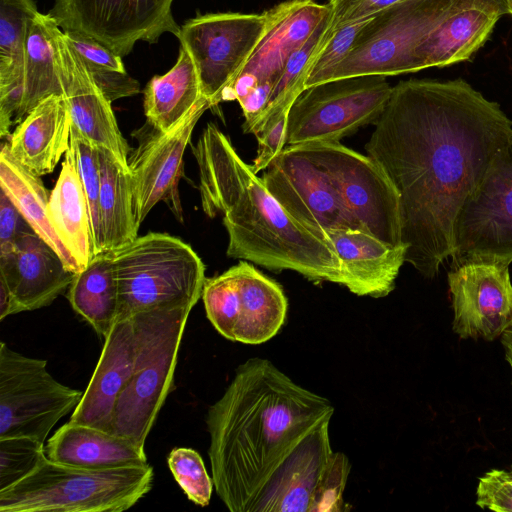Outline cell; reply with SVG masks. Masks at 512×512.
<instances>
[{
	"instance_id": "cell-1",
	"label": "cell",
	"mask_w": 512,
	"mask_h": 512,
	"mask_svg": "<svg viewBox=\"0 0 512 512\" xmlns=\"http://www.w3.org/2000/svg\"><path fill=\"white\" fill-rule=\"evenodd\" d=\"M511 133L500 105L463 79L393 86L365 149L399 194L405 262L424 277L451 259L457 216Z\"/></svg>"
},
{
	"instance_id": "cell-2",
	"label": "cell",
	"mask_w": 512,
	"mask_h": 512,
	"mask_svg": "<svg viewBox=\"0 0 512 512\" xmlns=\"http://www.w3.org/2000/svg\"><path fill=\"white\" fill-rule=\"evenodd\" d=\"M332 403L270 360L239 365L210 406L208 455L231 512H333L344 505L350 462L329 438Z\"/></svg>"
},
{
	"instance_id": "cell-3",
	"label": "cell",
	"mask_w": 512,
	"mask_h": 512,
	"mask_svg": "<svg viewBox=\"0 0 512 512\" xmlns=\"http://www.w3.org/2000/svg\"><path fill=\"white\" fill-rule=\"evenodd\" d=\"M204 213L221 215L227 255L270 271H295L314 282L343 286L334 249L296 222L269 192L229 138L208 123L192 145Z\"/></svg>"
},
{
	"instance_id": "cell-4",
	"label": "cell",
	"mask_w": 512,
	"mask_h": 512,
	"mask_svg": "<svg viewBox=\"0 0 512 512\" xmlns=\"http://www.w3.org/2000/svg\"><path fill=\"white\" fill-rule=\"evenodd\" d=\"M149 464L85 469L47 457L27 477L0 491L1 512H122L150 492Z\"/></svg>"
},
{
	"instance_id": "cell-5",
	"label": "cell",
	"mask_w": 512,
	"mask_h": 512,
	"mask_svg": "<svg viewBox=\"0 0 512 512\" xmlns=\"http://www.w3.org/2000/svg\"><path fill=\"white\" fill-rule=\"evenodd\" d=\"M193 306L156 307L133 315L135 355L131 376L112 416L110 433L144 447L173 385L178 351Z\"/></svg>"
},
{
	"instance_id": "cell-6",
	"label": "cell",
	"mask_w": 512,
	"mask_h": 512,
	"mask_svg": "<svg viewBox=\"0 0 512 512\" xmlns=\"http://www.w3.org/2000/svg\"><path fill=\"white\" fill-rule=\"evenodd\" d=\"M111 252L119 294L116 321L156 307H194L202 297L205 265L177 237L149 232Z\"/></svg>"
},
{
	"instance_id": "cell-7",
	"label": "cell",
	"mask_w": 512,
	"mask_h": 512,
	"mask_svg": "<svg viewBox=\"0 0 512 512\" xmlns=\"http://www.w3.org/2000/svg\"><path fill=\"white\" fill-rule=\"evenodd\" d=\"M470 7L463 0H400L373 16L349 54L308 87L347 77L416 73L419 44L446 18Z\"/></svg>"
},
{
	"instance_id": "cell-8",
	"label": "cell",
	"mask_w": 512,
	"mask_h": 512,
	"mask_svg": "<svg viewBox=\"0 0 512 512\" xmlns=\"http://www.w3.org/2000/svg\"><path fill=\"white\" fill-rule=\"evenodd\" d=\"M386 78L355 76L306 88L290 107L286 145L340 141L374 124L392 92Z\"/></svg>"
},
{
	"instance_id": "cell-9",
	"label": "cell",
	"mask_w": 512,
	"mask_h": 512,
	"mask_svg": "<svg viewBox=\"0 0 512 512\" xmlns=\"http://www.w3.org/2000/svg\"><path fill=\"white\" fill-rule=\"evenodd\" d=\"M202 299L213 327L231 341L265 343L286 321L288 301L282 287L247 261L206 278Z\"/></svg>"
},
{
	"instance_id": "cell-10",
	"label": "cell",
	"mask_w": 512,
	"mask_h": 512,
	"mask_svg": "<svg viewBox=\"0 0 512 512\" xmlns=\"http://www.w3.org/2000/svg\"><path fill=\"white\" fill-rule=\"evenodd\" d=\"M83 394L55 380L46 360L22 355L1 342L0 438L30 437L44 443Z\"/></svg>"
},
{
	"instance_id": "cell-11",
	"label": "cell",
	"mask_w": 512,
	"mask_h": 512,
	"mask_svg": "<svg viewBox=\"0 0 512 512\" xmlns=\"http://www.w3.org/2000/svg\"><path fill=\"white\" fill-rule=\"evenodd\" d=\"M298 146L326 173L345 207L367 232L387 244H403L399 194L375 160L340 141Z\"/></svg>"
},
{
	"instance_id": "cell-12",
	"label": "cell",
	"mask_w": 512,
	"mask_h": 512,
	"mask_svg": "<svg viewBox=\"0 0 512 512\" xmlns=\"http://www.w3.org/2000/svg\"><path fill=\"white\" fill-rule=\"evenodd\" d=\"M451 260L512 263V133L457 216Z\"/></svg>"
},
{
	"instance_id": "cell-13",
	"label": "cell",
	"mask_w": 512,
	"mask_h": 512,
	"mask_svg": "<svg viewBox=\"0 0 512 512\" xmlns=\"http://www.w3.org/2000/svg\"><path fill=\"white\" fill-rule=\"evenodd\" d=\"M265 22V11L220 12L198 15L180 26L177 38L191 55L202 93L212 107L244 68Z\"/></svg>"
},
{
	"instance_id": "cell-14",
	"label": "cell",
	"mask_w": 512,
	"mask_h": 512,
	"mask_svg": "<svg viewBox=\"0 0 512 512\" xmlns=\"http://www.w3.org/2000/svg\"><path fill=\"white\" fill-rule=\"evenodd\" d=\"M175 0H54L48 14L63 31H75L122 58L139 41L155 43L164 33L178 37Z\"/></svg>"
},
{
	"instance_id": "cell-15",
	"label": "cell",
	"mask_w": 512,
	"mask_h": 512,
	"mask_svg": "<svg viewBox=\"0 0 512 512\" xmlns=\"http://www.w3.org/2000/svg\"><path fill=\"white\" fill-rule=\"evenodd\" d=\"M262 172V181L282 208L330 247L331 229L365 230L326 173L298 145H286Z\"/></svg>"
},
{
	"instance_id": "cell-16",
	"label": "cell",
	"mask_w": 512,
	"mask_h": 512,
	"mask_svg": "<svg viewBox=\"0 0 512 512\" xmlns=\"http://www.w3.org/2000/svg\"><path fill=\"white\" fill-rule=\"evenodd\" d=\"M209 108L210 104L198 106L168 132L149 124L151 130L138 136L139 145L129 155L128 167L139 226L159 201H163L179 221L183 220L178 185L183 175L184 152L198 120Z\"/></svg>"
},
{
	"instance_id": "cell-17",
	"label": "cell",
	"mask_w": 512,
	"mask_h": 512,
	"mask_svg": "<svg viewBox=\"0 0 512 512\" xmlns=\"http://www.w3.org/2000/svg\"><path fill=\"white\" fill-rule=\"evenodd\" d=\"M455 334L493 341L512 328V282L509 265L472 261L448 273Z\"/></svg>"
},
{
	"instance_id": "cell-18",
	"label": "cell",
	"mask_w": 512,
	"mask_h": 512,
	"mask_svg": "<svg viewBox=\"0 0 512 512\" xmlns=\"http://www.w3.org/2000/svg\"><path fill=\"white\" fill-rule=\"evenodd\" d=\"M53 44L72 124L94 145L109 150L127 169L129 145L123 137L111 102L99 88L86 64L55 22Z\"/></svg>"
},
{
	"instance_id": "cell-19",
	"label": "cell",
	"mask_w": 512,
	"mask_h": 512,
	"mask_svg": "<svg viewBox=\"0 0 512 512\" xmlns=\"http://www.w3.org/2000/svg\"><path fill=\"white\" fill-rule=\"evenodd\" d=\"M76 272L32 229L23 230L0 253V286L10 298V315L50 305L69 288Z\"/></svg>"
},
{
	"instance_id": "cell-20",
	"label": "cell",
	"mask_w": 512,
	"mask_h": 512,
	"mask_svg": "<svg viewBox=\"0 0 512 512\" xmlns=\"http://www.w3.org/2000/svg\"><path fill=\"white\" fill-rule=\"evenodd\" d=\"M329 11L328 3L315 0H286L265 10L262 35L240 74L252 75L259 85L275 84L289 57L307 41Z\"/></svg>"
},
{
	"instance_id": "cell-21",
	"label": "cell",
	"mask_w": 512,
	"mask_h": 512,
	"mask_svg": "<svg viewBox=\"0 0 512 512\" xmlns=\"http://www.w3.org/2000/svg\"><path fill=\"white\" fill-rule=\"evenodd\" d=\"M327 236L341 263L343 286L351 293L382 298L394 290L405 262L404 244H387L360 229H331Z\"/></svg>"
},
{
	"instance_id": "cell-22",
	"label": "cell",
	"mask_w": 512,
	"mask_h": 512,
	"mask_svg": "<svg viewBox=\"0 0 512 512\" xmlns=\"http://www.w3.org/2000/svg\"><path fill=\"white\" fill-rule=\"evenodd\" d=\"M134 355L133 320H117L105 338L92 378L69 421L110 432L115 405L132 373Z\"/></svg>"
},
{
	"instance_id": "cell-23",
	"label": "cell",
	"mask_w": 512,
	"mask_h": 512,
	"mask_svg": "<svg viewBox=\"0 0 512 512\" xmlns=\"http://www.w3.org/2000/svg\"><path fill=\"white\" fill-rule=\"evenodd\" d=\"M71 126L72 118L63 95H50L40 101L10 134L9 150L33 173L49 174L69 149Z\"/></svg>"
},
{
	"instance_id": "cell-24",
	"label": "cell",
	"mask_w": 512,
	"mask_h": 512,
	"mask_svg": "<svg viewBox=\"0 0 512 512\" xmlns=\"http://www.w3.org/2000/svg\"><path fill=\"white\" fill-rule=\"evenodd\" d=\"M54 462L85 469H110L148 464L144 447L128 438L68 421L45 446Z\"/></svg>"
},
{
	"instance_id": "cell-25",
	"label": "cell",
	"mask_w": 512,
	"mask_h": 512,
	"mask_svg": "<svg viewBox=\"0 0 512 512\" xmlns=\"http://www.w3.org/2000/svg\"><path fill=\"white\" fill-rule=\"evenodd\" d=\"M500 18L494 12L475 7L455 12L419 44L415 51V72L470 60L487 42Z\"/></svg>"
},
{
	"instance_id": "cell-26",
	"label": "cell",
	"mask_w": 512,
	"mask_h": 512,
	"mask_svg": "<svg viewBox=\"0 0 512 512\" xmlns=\"http://www.w3.org/2000/svg\"><path fill=\"white\" fill-rule=\"evenodd\" d=\"M36 0H0V136H10L17 112Z\"/></svg>"
},
{
	"instance_id": "cell-27",
	"label": "cell",
	"mask_w": 512,
	"mask_h": 512,
	"mask_svg": "<svg viewBox=\"0 0 512 512\" xmlns=\"http://www.w3.org/2000/svg\"><path fill=\"white\" fill-rule=\"evenodd\" d=\"M48 219L79 271L84 269L95 255L94 237L82 183L74 165L66 156L50 192Z\"/></svg>"
},
{
	"instance_id": "cell-28",
	"label": "cell",
	"mask_w": 512,
	"mask_h": 512,
	"mask_svg": "<svg viewBox=\"0 0 512 512\" xmlns=\"http://www.w3.org/2000/svg\"><path fill=\"white\" fill-rule=\"evenodd\" d=\"M203 104L210 102L202 93L197 68L189 52L180 45L174 66L165 74L152 77L146 85L145 116L154 128L168 132Z\"/></svg>"
},
{
	"instance_id": "cell-29",
	"label": "cell",
	"mask_w": 512,
	"mask_h": 512,
	"mask_svg": "<svg viewBox=\"0 0 512 512\" xmlns=\"http://www.w3.org/2000/svg\"><path fill=\"white\" fill-rule=\"evenodd\" d=\"M1 190L13 202L28 226L62 258L68 269L79 272V268L53 230L48 219L50 193L41 176L33 173L11 154L7 143L0 153Z\"/></svg>"
},
{
	"instance_id": "cell-30",
	"label": "cell",
	"mask_w": 512,
	"mask_h": 512,
	"mask_svg": "<svg viewBox=\"0 0 512 512\" xmlns=\"http://www.w3.org/2000/svg\"><path fill=\"white\" fill-rule=\"evenodd\" d=\"M100 160L99 218L102 251H111L138 237L129 169L107 149L98 147Z\"/></svg>"
},
{
	"instance_id": "cell-31",
	"label": "cell",
	"mask_w": 512,
	"mask_h": 512,
	"mask_svg": "<svg viewBox=\"0 0 512 512\" xmlns=\"http://www.w3.org/2000/svg\"><path fill=\"white\" fill-rule=\"evenodd\" d=\"M118 282L111 251L94 255L87 266L75 274L67 298L74 311L106 338L118 314Z\"/></svg>"
},
{
	"instance_id": "cell-32",
	"label": "cell",
	"mask_w": 512,
	"mask_h": 512,
	"mask_svg": "<svg viewBox=\"0 0 512 512\" xmlns=\"http://www.w3.org/2000/svg\"><path fill=\"white\" fill-rule=\"evenodd\" d=\"M55 22L41 12L31 22L14 124H19L44 98L63 95L52 38Z\"/></svg>"
},
{
	"instance_id": "cell-33",
	"label": "cell",
	"mask_w": 512,
	"mask_h": 512,
	"mask_svg": "<svg viewBox=\"0 0 512 512\" xmlns=\"http://www.w3.org/2000/svg\"><path fill=\"white\" fill-rule=\"evenodd\" d=\"M95 82L112 103L140 92L139 82L126 71L122 57L100 42L75 31H64Z\"/></svg>"
},
{
	"instance_id": "cell-34",
	"label": "cell",
	"mask_w": 512,
	"mask_h": 512,
	"mask_svg": "<svg viewBox=\"0 0 512 512\" xmlns=\"http://www.w3.org/2000/svg\"><path fill=\"white\" fill-rule=\"evenodd\" d=\"M65 156L74 165L87 199L95 254L102 252V234L99 218L100 160L98 147L85 138L72 124L70 146Z\"/></svg>"
},
{
	"instance_id": "cell-35",
	"label": "cell",
	"mask_w": 512,
	"mask_h": 512,
	"mask_svg": "<svg viewBox=\"0 0 512 512\" xmlns=\"http://www.w3.org/2000/svg\"><path fill=\"white\" fill-rule=\"evenodd\" d=\"M167 463L187 498L198 506H208L214 483L200 454L191 448L177 447L169 453Z\"/></svg>"
},
{
	"instance_id": "cell-36",
	"label": "cell",
	"mask_w": 512,
	"mask_h": 512,
	"mask_svg": "<svg viewBox=\"0 0 512 512\" xmlns=\"http://www.w3.org/2000/svg\"><path fill=\"white\" fill-rule=\"evenodd\" d=\"M45 458L44 443L36 439L0 438V491L27 477Z\"/></svg>"
},
{
	"instance_id": "cell-37",
	"label": "cell",
	"mask_w": 512,
	"mask_h": 512,
	"mask_svg": "<svg viewBox=\"0 0 512 512\" xmlns=\"http://www.w3.org/2000/svg\"><path fill=\"white\" fill-rule=\"evenodd\" d=\"M372 17L340 28L332 34L327 42L315 51L309 64V74L305 81V89L315 78L336 66L349 54L357 38Z\"/></svg>"
},
{
	"instance_id": "cell-38",
	"label": "cell",
	"mask_w": 512,
	"mask_h": 512,
	"mask_svg": "<svg viewBox=\"0 0 512 512\" xmlns=\"http://www.w3.org/2000/svg\"><path fill=\"white\" fill-rule=\"evenodd\" d=\"M400 0H329V14L318 50L333 33L351 23L372 17Z\"/></svg>"
},
{
	"instance_id": "cell-39",
	"label": "cell",
	"mask_w": 512,
	"mask_h": 512,
	"mask_svg": "<svg viewBox=\"0 0 512 512\" xmlns=\"http://www.w3.org/2000/svg\"><path fill=\"white\" fill-rule=\"evenodd\" d=\"M289 110L267 117L250 130L258 140L257 154L250 165L254 173L263 171L286 146Z\"/></svg>"
},
{
	"instance_id": "cell-40",
	"label": "cell",
	"mask_w": 512,
	"mask_h": 512,
	"mask_svg": "<svg viewBox=\"0 0 512 512\" xmlns=\"http://www.w3.org/2000/svg\"><path fill=\"white\" fill-rule=\"evenodd\" d=\"M476 505L496 512H512V471L491 469L478 482Z\"/></svg>"
},
{
	"instance_id": "cell-41",
	"label": "cell",
	"mask_w": 512,
	"mask_h": 512,
	"mask_svg": "<svg viewBox=\"0 0 512 512\" xmlns=\"http://www.w3.org/2000/svg\"><path fill=\"white\" fill-rule=\"evenodd\" d=\"M23 216L1 190L0 194V253L8 251L23 229Z\"/></svg>"
},
{
	"instance_id": "cell-42",
	"label": "cell",
	"mask_w": 512,
	"mask_h": 512,
	"mask_svg": "<svg viewBox=\"0 0 512 512\" xmlns=\"http://www.w3.org/2000/svg\"><path fill=\"white\" fill-rule=\"evenodd\" d=\"M470 6L491 11L500 17L509 14L508 4L506 0H463Z\"/></svg>"
},
{
	"instance_id": "cell-43",
	"label": "cell",
	"mask_w": 512,
	"mask_h": 512,
	"mask_svg": "<svg viewBox=\"0 0 512 512\" xmlns=\"http://www.w3.org/2000/svg\"><path fill=\"white\" fill-rule=\"evenodd\" d=\"M501 343L504 349L505 359L512 372V328L506 330L501 336Z\"/></svg>"
},
{
	"instance_id": "cell-44",
	"label": "cell",
	"mask_w": 512,
	"mask_h": 512,
	"mask_svg": "<svg viewBox=\"0 0 512 512\" xmlns=\"http://www.w3.org/2000/svg\"><path fill=\"white\" fill-rule=\"evenodd\" d=\"M506 1H507V4H508L509 15L512 16V0H506Z\"/></svg>"
},
{
	"instance_id": "cell-45",
	"label": "cell",
	"mask_w": 512,
	"mask_h": 512,
	"mask_svg": "<svg viewBox=\"0 0 512 512\" xmlns=\"http://www.w3.org/2000/svg\"><path fill=\"white\" fill-rule=\"evenodd\" d=\"M511 471H512V465H511Z\"/></svg>"
}]
</instances>
